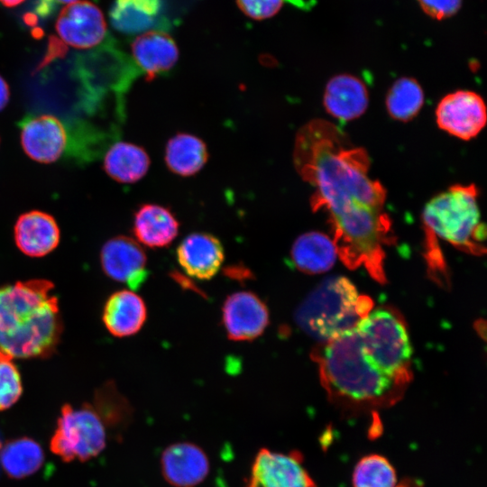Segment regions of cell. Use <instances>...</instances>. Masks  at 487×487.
I'll list each match as a JSON object with an SVG mask.
<instances>
[{"mask_svg": "<svg viewBox=\"0 0 487 487\" xmlns=\"http://www.w3.org/2000/svg\"><path fill=\"white\" fill-rule=\"evenodd\" d=\"M293 161L312 188L310 206L328 214L338 257L350 269L364 267L385 283L383 245L392 241L384 210L386 189L369 176L367 152L335 124L313 119L298 132Z\"/></svg>", "mask_w": 487, "mask_h": 487, "instance_id": "cell-1", "label": "cell"}, {"mask_svg": "<svg viewBox=\"0 0 487 487\" xmlns=\"http://www.w3.org/2000/svg\"><path fill=\"white\" fill-rule=\"evenodd\" d=\"M312 357L329 399L345 408H388L401 399L408 386L372 364L355 327L319 345Z\"/></svg>", "mask_w": 487, "mask_h": 487, "instance_id": "cell-2", "label": "cell"}, {"mask_svg": "<svg viewBox=\"0 0 487 487\" xmlns=\"http://www.w3.org/2000/svg\"><path fill=\"white\" fill-rule=\"evenodd\" d=\"M54 285L46 280L0 287V353L14 359L46 357L60 342L62 322Z\"/></svg>", "mask_w": 487, "mask_h": 487, "instance_id": "cell-3", "label": "cell"}, {"mask_svg": "<svg viewBox=\"0 0 487 487\" xmlns=\"http://www.w3.org/2000/svg\"><path fill=\"white\" fill-rule=\"evenodd\" d=\"M345 277L326 278L302 300L294 314L298 326L321 344L356 326L372 308Z\"/></svg>", "mask_w": 487, "mask_h": 487, "instance_id": "cell-4", "label": "cell"}, {"mask_svg": "<svg viewBox=\"0 0 487 487\" xmlns=\"http://www.w3.org/2000/svg\"><path fill=\"white\" fill-rule=\"evenodd\" d=\"M474 184H455L432 198L423 210L426 236L442 239L465 253H485L486 227L481 221Z\"/></svg>", "mask_w": 487, "mask_h": 487, "instance_id": "cell-5", "label": "cell"}, {"mask_svg": "<svg viewBox=\"0 0 487 487\" xmlns=\"http://www.w3.org/2000/svg\"><path fill=\"white\" fill-rule=\"evenodd\" d=\"M366 358L382 372L408 385L412 347L405 320L395 309L372 308L355 326Z\"/></svg>", "mask_w": 487, "mask_h": 487, "instance_id": "cell-6", "label": "cell"}, {"mask_svg": "<svg viewBox=\"0 0 487 487\" xmlns=\"http://www.w3.org/2000/svg\"><path fill=\"white\" fill-rule=\"evenodd\" d=\"M106 446V424L95 408L62 406L50 442L53 454L65 462H85L97 456Z\"/></svg>", "mask_w": 487, "mask_h": 487, "instance_id": "cell-7", "label": "cell"}, {"mask_svg": "<svg viewBox=\"0 0 487 487\" xmlns=\"http://www.w3.org/2000/svg\"><path fill=\"white\" fill-rule=\"evenodd\" d=\"M245 487H317L298 451L284 454L262 448L256 454Z\"/></svg>", "mask_w": 487, "mask_h": 487, "instance_id": "cell-8", "label": "cell"}, {"mask_svg": "<svg viewBox=\"0 0 487 487\" xmlns=\"http://www.w3.org/2000/svg\"><path fill=\"white\" fill-rule=\"evenodd\" d=\"M438 127L461 140L477 136L487 121L486 106L480 95L457 90L445 96L436 109Z\"/></svg>", "mask_w": 487, "mask_h": 487, "instance_id": "cell-9", "label": "cell"}, {"mask_svg": "<svg viewBox=\"0 0 487 487\" xmlns=\"http://www.w3.org/2000/svg\"><path fill=\"white\" fill-rule=\"evenodd\" d=\"M221 311L224 329L232 341H253L263 334L270 322L267 305L252 291L230 294Z\"/></svg>", "mask_w": 487, "mask_h": 487, "instance_id": "cell-10", "label": "cell"}, {"mask_svg": "<svg viewBox=\"0 0 487 487\" xmlns=\"http://www.w3.org/2000/svg\"><path fill=\"white\" fill-rule=\"evenodd\" d=\"M55 29L60 40L70 47L91 49L100 45L106 36L102 11L87 0L67 5L58 15Z\"/></svg>", "mask_w": 487, "mask_h": 487, "instance_id": "cell-11", "label": "cell"}, {"mask_svg": "<svg viewBox=\"0 0 487 487\" xmlns=\"http://www.w3.org/2000/svg\"><path fill=\"white\" fill-rule=\"evenodd\" d=\"M100 263L107 277L125 283L132 290L139 289L148 277L144 250L135 240L124 235L115 236L104 244Z\"/></svg>", "mask_w": 487, "mask_h": 487, "instance_id": "cell-12", "label": "cell"}, {"mask_svg": "<svg viewBox=\"0 0 487 487\" xmlns=\"http://www.w3.org/2000/svg\"><path fill=\"white\" fill-rule=\"evenodd\" d=\"M21 144L33 161L51 163L58 161L69 144L62 122L51 115H40L24 120L21 126Z\"/></svg>", "mask_w": 487, "mask_h": 487, "instance_id": "cell-13", "label": "cell"}, {"mask_svg": "<svg viewBox=\"0 0 487 487\" xmlns=\"http://www.w3.org/2000/svg\"><path fill=\"white\" fill-rule=\"evenodd\" d=\"M164 480L173 487H196L210 472L207 455L191 442H177L168 446L161 456Z\"/></svg>", "mask_w": 487, "mask_h": 487, "instance_id": "cell-14", "label": "cell"}, {"mask_svg": "<svg viewBox=\"0 0 487 487\" xmlns=\"http://www.w3.org/2000/svg\"><path fill=\"white\" fill-rule=\"evenodd\" d=\"M176 253L185 272L199 280L212 279L220 270L225 258L219 239L207 233L187 235L179 244Z\"/></svg>", "mask_w": 487, "mask_h": 487, "instance_id": "cell-15", "label": "cell"}, {"mask_svg": "<svg viewBox=\"0 0 487 487\" xmlns=\"http://www.w3.org/2000/svg\"><path fill=\"white\" fill-rule=\"evenodd\" d=\"M18 249L30 257H42L51 253L59 244L60 232L52 216L32 210L22 214L14 228Z\"/></svg>", "mask_w": 487, "mask_h": 487, "instance_id": "cell-16", "label": "cell"}, {"mask_svg": "<svg viewBox=\"0 0 487 487\" xmlns=\"http://www.w3.org/2000/svg\"><path fill=\"white\" fill-rule=\"evenodd\" d=\"M131 49L133 61L148 78L169 71L179 59L176 42L163 30H151L137 35Z\"/></svg>", "mask_w": 487, "mask_h": 487, "instance_id": "cell-17", "label": "cell"}, {"mask_svg": "<svg viewBox=\"0 0 487 487\" xmlns=\"http://www.w3.org/2000/svg\"><path fill=\"white\" fill-rule=\"evenodd\" d=\"M323 104L326 112L338 120L356 119L368 107L367 87L360 78L353 75H336L326 86Z\"/></svg>", "mask_w": 487, "mask_h": 487, "instance_id": "cell-18", "label": "cell"}, {"mask_svg": "<svg viewBox=\"0 0 487 487\" xmlns=\"http://www.w3.org/2000/svg\"><path fill=\"white\" fill-rule=\"evenodd\" d=\"M147 318L145 302L132 289L114 292L106 299L102 320L108 332L116 337L138 333Z\"/></svg>", "mask_w": 487, "mask_h": 487, "instance_id": "cell-19", "label": "cell"}, {"mask_svg": "<svg viewBox=\"0 0 487 487\" xmlns=\"http://www.w3.org/2000/svg\"><path fill=\"white\" fill-rule=\"evenodd\" d=\"M179 224L172 212L161 205H142L133 216V232L140 244L150 248L169 246L179 234Z\"/></svg>", "mask_w": 487, "mask_h": 487, "instance_id": "cell-20", "label": "cell"}, {"mask_svg": "<svg viewBox=\"0 0 487 487\" xmlns=\"http://www.w3.org/2000/svg\"><path fill=\"white\" fill-rule=\"evenodd\" d=\"M162 0H115L109 18L113 27L127 35L164 30Z\"/></svg>", "mask_w": 487, "mask_h": 487, "instance_id": "cell-21", "label": "cell"}, {"mask_svg": "<svg viewBox=\"0 0 487 487\" xmlns=\"http://www.w3.org/2000/svg\"><path fill=\"white\" fill-rule=\"evenodd\" d=\"M290 255L297 269L308 274L330 270L338 257L332 238L317 231L299 235L292 244Z\"/></svg>", "mask_w": 487, "mask_h": 487, "instance_id": "cell-22", "label": "cell"}, {"mask_svg": "<svg viewBox=\"0 0 487 487\" xmlns=\"http://www.w3.org/2000/svg\"><path fill=\"white\" fill-rule=\"evenodd\" d=\"M150 159L140 146L125 142L114 143L106 152L104 169L120 183H134L148 171Z\"/></svg>", "mask_w": 487, "mask_h": 487, "instance_id": "cell-23", "label": "cell"}, {"mask_svg": "<svg viewBox=\"0 0 487 487\" xmlns=\"http://www.w3.org/2000/svg\"><path fill=\"white\" fill-rule=\"evenodd\" d=\"M41 445L32 438L23 436L6 442L0 450V464L12 479H23L40 470L44 462Z\"/></svg>", "mask_w": 487, "mask_h": 487, "instance_id": "cell-24", "label": "cell"}, {"mask_svg": "<svg viewBox=\"0 0 487 487\" xmlns=\"http://www.w3.org/2000/svg\"><path fill=\"white\" fill-rule=\"evenodd\" d=\"M205 142L188 133H178L171 137L165 149V161L168 168L182 177L198 173L207 161Z\"/></svg>", "mask_w": 487, "mask_h": 487, "instance_id": "cell-25", "label": "cell"}, {"mask_svg": "<svg viewBox=\"0 0 487 487\" xmlns=\"http://www.w3.org/2000/svg\"><path fill=\"white\" fill-rule=\"evenodd\" d=\"M424 104V92L418 82L409 77L398 78L386 96V108L391 118L401 122L413 119Z\"/></svg>", "mask_w": 487, "mask_h": 487, "instance_id": "cell-26", "label": "cell"}, {"mask_svg": "<svg viewBox=\"0 0 487 487\" xmlns=\"http://www.w3.org/2000/svg\"><path fill=\"white\" fill-rule=\"evenodd\" d=\"M352 482L354 487H397V475L387 458L372 454L357 463Z\"/></svg>", "mask_w": 487, "mask_h": 487, "instance_id": "cell-27", "label": "cell"}, {"mask_svg": "<svg viewBox=\"0 0 487 487\" xmlns=\"http://www.w3.org/2000/svg\"><path fill=\"white\" fill-rule=\"evenodd\" d=\"M23 384L13 359L0 353V411L10 409L20 399Z\"/></svg>", "mask_w": 487, "mask_h": 487, "instance_id": "cell-28", "label": "cell"}, {"mask_svg": "<svg viewBox=\"0 0 487 487\" xmlns=\"http://www.w3.org/2000/svg\"><path fill=\"white\" fill-rule=\"evenodd\" d=\"M285 0H236L240 10L253 20H265L277 14Z\"/></svg>", "mask_w": 487, "mask_h": 487, "instance_id": "cell-29", "label": "cell"}, {"mask_svg": "<svg viewBox=\"0 0 487 487\" xmlns=\"http://www.w3.org/2000/svg\"><path fill=\"white\" fill-rule=\"evenodd\" d=\"M422 11L436 20L455 15L461 8L463 0H418Z\"/></svg>", "mask_w": 487, "mask_h": 487, "instance_id": "cell-30", "label": "cell"}, {"mask_svg": "<svg viewBox=\"0 0 487 487\" xmlns=\"http://www.w3.org/2000/svg\"><path fill=\"white\" fill-rule=\"evenodd\" d=\"M77 0H38L35 12L41 18L49 17L59 5L71 4Z\"/></svg>", "mask_w": 487, "mask_h": 487, "instance_id": "cell-31", "label": "cell"}, {"mask_svg": "<svg viewBox=\"0 0 487 487\" xmlns=\"http://www.w3.org/2000/svg\"><path fill=\"white\" fill-rule=\"evenodd\" d=\"M10 97L9 87L6 81L0 76V111L7 105Z\"/></svg>", "mask_w": 487, "mask_h": 487, "instance_id": "cell-32", "label": "cell"}, {"mask_svg": "<svg viewBox=\"0 0 487 487\" xmlns=\"http://www.w3.org/2000/svg\"><path fill=\"white\" fill-rule=\"evenodd\" d=\"M24 1L25 0H0V3L6 7H14Z\"/></svg>", "mask_w": 487, "mask_h": 487, "instance_id": "cell-33", "label": "cell"}]
</instances>
